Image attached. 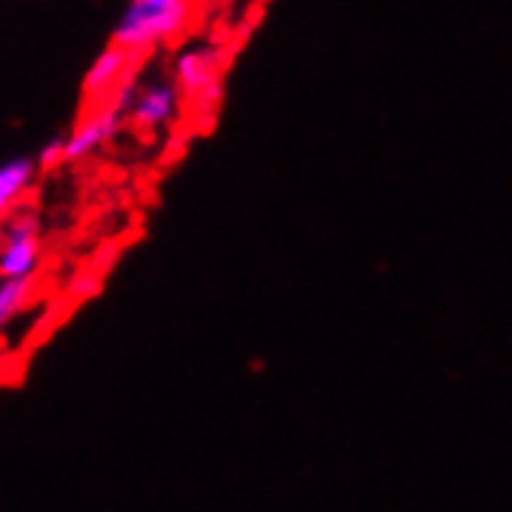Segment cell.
Returning <instances> with one entry per match:
<instances>
[{
	"mask_svg": "<svg viewBox=\"0 0 512 512\" xmlns=\"http://www.w3.org/2000/svg\"><path fill=\"white\" fill-rule=\"evenodd\" d=\"M193 13L196 0H128L112 41L146 56L153 47L184 38L193 25Z\"/></svg>",
	"mask_w": 512,
	"mask_h": 512,
	"instance_id": "1",
	"label": "cell"
},
{
	"mask_svg": "<svg viewBox=\"0 0 512 512\" xmlns=\"http://www.w3.org/2000/svg\"><path fill=\"white\" fill-rule=\"evenodd\" d=\"M174 81L202 112H212L221 97V53L215 47L184 50L174 63Z\"/></svg>",
	"mask_w": 512,
	"mask_h": 512,
	"instance_id": "2",
	"label": "cell"
},
{
	"mask_svg": "<svg viewBox=\"0 0 512 512\" xmlns=\"http://www.w3.org/2000/svg\"><path fill=\"white\" fill-rule=\"evenodd\" d=\"M4 246H0V277H35L41 261V221L35 212L4 218Z\"/></svg>",
	"mask_w": 512,
	"mask_h": 512,
	"instance_id": "3",
	"label": "cell"
},
{
	"mask_svg": "<svg viewBox=\"0 0 512 512\" xmlns=\"http://www.w3.org/2000/svg\"><path fill=\"white\" fill-rule=\"evenodd\" d=\"M180 87L177 81H149L137 90V97L131 103L128 122L140 131H156L174 122V115L180 109Z\"/></svg>",
	"mask_w": 512,
	"mask_h": 512,
	"instance_id": "4",
	"label": "cell"
},
{
	"mask_svg": "<svg viewBox=\"0 0 512 512\" xmlns=\"http://www.w3.org/2000/svg\"><path fill=\"white\" fill-rule=\"evenodd\" d=\"M143 53H134V50H128V47H122V44H109L94 63H90V69H87V75H84V81H81V90H84V97H87V103H97V100H103L109 90H115L118 84H122L134 69H137V59H140Z\"/></svg>",
	"mask_w": 512,
	"mask_h": 512,
	"instance_id": "5",
	"label": "cell"
},
{
	"mask_svg": "<svg viewBox=\"0 0 512 512\" xmlns=\"http://www.w3.org/2000/svg\"><path fill=\"white\" fill-rule=\"evenodd\" d=\"M38 168H41L38 159H25V156H16L0 168V212H4V218L13 215V208H19V199L35 184Z\"/></svg>",
	"mask_w": 512,
	"mask_h": 512,
	"instance_id": "6",
	"label": "cell"
},
{
	"mask_svg": "<svg viewBox=\"0 0 512 512\" xmlns=\"http://www.w3.org/2000/svg\"><path fill=\"white\" fill-rule=\"evenodd\" d=\"M35 277H4L0 280V320L10 323L32 295Z\"/></svg>",
	"mask_w": 512,
	"mask_h": 512,
	"instance_id": "7",
	"label": "cell"
},
{
	"mask_svg": "<svg viewBox=\"0 0 512 512\" xmlns=\"http://www.w3.org/2000/svg\"><path fill=\"white\" fill-rule=\"evenodd\" d=\"M66 162H69V137H53L41 146V153H38L41 171H53Z\"/></svg>",
	"mask_w": 512,
	"mask_h": 512,
	"instance_id": "8",
	"label": "cell"
},
{
	"mask_svg": "<svg viewBox=\"0 0 512 512\" xmlns=\"http://www.w3.org/2000/svg\"><path fill=\"white\" fill-rule=\"evenodd\" d=\"M97 286H100V280L87 274V277H81V280L72 286V295H75V298H87L90 292H97Z\"/></svg>",
	"mask_w": 512,
	"mask_h": 512,
	"instance_id": "9",
	"label": "cell"
}]
</instances>
